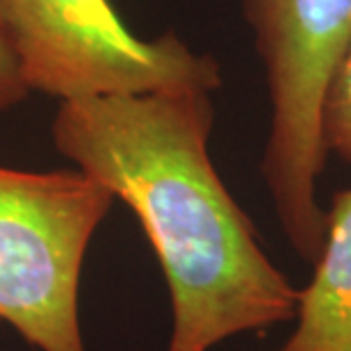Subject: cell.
Here are the masks:
<instances>
[{"label": "cell", "mask_w": 351, "mask_h": 351, "mask_svg": "<svg viewBox=\"0 0 351 351\" xmlns=\"http://www.w3.org/2000/svg\"><path fill=\"white\" fill-rule=\"evenodd\" d=\"M278 351H351V187L326 210L324 244Z\"/></svg>", "instance_id": "cell-5"}, {"label": "cell", "mask_w": 351, "mask_h": 351, "mask_svg": "<svg viewBox=\"0 0 351 351\" xmlns=\"http://www.w3.org/2000/svg\"><path fill=\"white\" fill-rule=\"evenodd\" d=\"M114 196L75 167L0 165V322L34 351H89L80 278Z\"/></svg>", "instance_id": "cell-3"}, {"label": "cell", "mask_w": 351, "mask_h": 351, "mask_svg": "<svg viewBox=\"0 0 351 351\" xmlns=\"http://www.w3.org/2000/svg\"><path fill=\"white\" fill-rule=\"evenodd\" d=\"M240 7L269 101L261 176L290 249L313 265L326 233L317 194L328 156L322 110L351 48V0H240Z\"/></svg>", "instance_id": "cell-2"}, {"label": "cell", "mask_w": 351, "mask_h": 351, "mask_svg": "<svg viewBox=\"0 0 351 351\" xmlns=\"http://www.w3.org/2000/svg\"><path fill=\"white\" fill-rule=\"evenodd\" d=\"M0 32L32 91L58 101L221 87V66L176 32L139 37L112 0H0Z\"/></svg>", "instance_id": "cell-4"}, {"label": "cell", "mask_w": 351, "mask_h": 351, "mask_svg": "<svg viewBox=\"0 0 351 351\" xmlns=\"http://www.w3.org/2000/svg\"><path fill=\"white\" fill-rule=\"evenodd\" d=\"M32 94L25 80L16 51L0 32V112H10L27 101Z\"/></svg>", "instance_id": "cell-7"}, {"label": "cell", "mask_w": 351, "mask_h": 351, "mask_svg": "<svg viewBox=\"0 0 351 351\" xmlns=\"http://www.w3.org/2000/svg\"><path fill=\"white\" fill-rule=\"evenodd\" d=\"M322 137L326 153L351 162V48L328 85L322 110Z\"/></svg>", "instance_id": "cell-6"}, {"label": "cell", "mask_w": 351, "mask_h": 351, "mask_svg": "<svg viewBox=\"0 0 351 351\" xmlns=\"http://www.w3.org/2000/svg\"><path fill=\"white\" fill-rule=\"evenodd\" d=\"M210 91L58 103L55 151L135 213L171 304L167 351H210L292 322L299 287L271 263L210 158Z\"/></svg>", "instance_id": "cell-1"}]
</instances>
